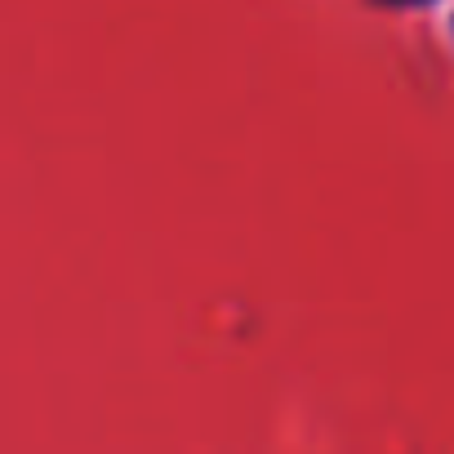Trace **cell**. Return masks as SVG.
<instances>
[{
  "mask_svg": "<svg viewBox=\"0 0 454 454\" xmlns=\"http://www.w3.org/2000/svg\"><path fill=\"white\" fill-rule=\"evenodd\" d=\"M383 5H427V0H383Z\"/></svg>",
  "mask_w": 454,
  "mask_h": 454,
  "instance_id": "1",
  "label": "cell"
}]
</instances>
